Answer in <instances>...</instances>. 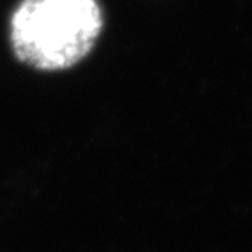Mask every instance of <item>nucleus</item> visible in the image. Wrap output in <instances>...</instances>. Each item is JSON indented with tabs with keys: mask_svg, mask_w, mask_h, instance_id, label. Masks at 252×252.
<instances>
[{
	"mask_svg": "<svg viewBox=\"0 0 252 252\" xmlns=\"http://www.w3.org/2000/svg\"><path fill=\"white\" fill-rule=\"evenodd\" d=\"M104 24L99 0H18L9 20L10 48L27 67L63 72L94 51Z\"/></svg>",
	"mask_w": 252,
	"mask_h": 252,
	"instance_id": "f257e3e1",
	"label": "nucleus"
}]
</instances>
